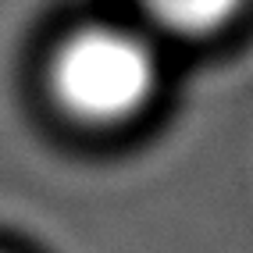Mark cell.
Returning a JSON list of instances; mask_svg holds the SVG:
<instances>
[{"mask_svg":"<svg viewBox=\"0 0 253 253\" xmlns=\"http://www.w3.org/2000/svg\"><path fill=\"white\" fill-rule=\"evenodd\" d=\"M46 89L64 118L86 128H122L150 111L161 61L139 32L93 22L64 36L46 61Z\"/></svg>","mask_w":253,"mask_h":253,"instance_id":"cell-1","label":"cell"},{"mask_svg":"<svg viewBox=\"0 0 253 253\" xmlns=\"http://www.w3.org/2000/svg\"><path fill=\"white\" fill-rule=\"evenodd\" d=\"M161 29L185 40H204L221 32L243 14L246 0H136Z\"/></svg>","mask_w":253,"mask_h":253,"instance_id":"cell-2","label":"cell"}]
</instances>
